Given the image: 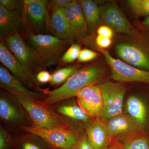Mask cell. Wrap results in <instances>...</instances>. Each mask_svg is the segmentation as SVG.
I'll return each mask as SVG.
<instances>
[{
	"label": "cell",
	"instance_id": "6da1fadb",
	"mask_svg": "<svg viewBox=\"0 0 149 149\" xmlns=\"http://www.w3.org/2000/svg\"><path fill=\"white\" fill-rule=\"evenodd\" d=\"M102 72L101 68L97 66L78 69L58 88L52 91L44 89L43 93L47 98L40 102L46 106L51 107L63 100L76 97L83 88L97 83L101 78Z\"/></svg>",
	"mask_w": 149,
	"mask_h": 149
},
{
	"label": "cell",
	"instance_id": "7a4b0ae2",
	"mask_svg": "<svg viewBox=\"0 0 149 149\" xmlns=\"http://www.w3.org/2000/svg\"><path fill=\"white\" fill-rule=\"evenodd\" d=\"M1 125L13 135L24 133V126L33 127L31 118L16 97L8 91L0 92Z\"/></svg>",
	"mask_w": 149,
	"mask_h": 149
},
{
	"label": "cell",
	"instance_id": "3957f363",
	"mask_svg": "<svg viewBox=\"0 0 149 149\" xmlns=\"http://www.w3.org/2000/svg\"><path fill=\"white\" fill-rule=\"evenodd\" d=\"M6 91L15 96L23 106L32 120L33 127L42 129H53L69 126L65 120L50 107L44 105L40 102L15 91Z\"/></svg>",
	"mask_w": 149,
	"mask_h": 149
},
{
	"label": "cell",
	"instance_id": "277c9868",
	"mask_svg": "<svg viewBox=\"0 0 149 149\" xmlns=\"http://www.w3.org/2000/svg\"><path fill=\"white\" fill-rule=\"evenodd\" d=\"M5 41L4 44L11 52L33 76L36 77L38 72L47 68L37 51L27 45L17 32L7 36Z\"/></svg>",
	"mask_w": 149,
	"mask_h": 149
},
{
	"label": "cell",
	"instance_id": "5b68a950",
	"mask_svg": "<svg viewBox=\"0 0 149 149\" xmlns=\"http://www.w3.org/2000/svg\"><path fill=\"white\" fill-rule=\"evenodd\" d=\"M27 40L42 59L47 67L54 65L61 60L67 47L70 44L54 36L31 33Z\"/></svg>",
	"mask_w": 149,
	"mask_h": 149
},
{
	"label": "cell",
	"instance_id": "8992f818",
	"mask_svg": "<svg viewBox=\"0 0 149 149\" xmlns=\"http://www.w3.org/2000/svg\"><path fill=\"white\" fill-rule=\"evenodd\" d=\"M24 133H33L41 137L51 146L60 149H76L82 136L79 132L69 126L53 128L42 129L24 126Z\"/></svg>",
	"mask_w": 149,
	"mask_h": 149
},
{
	"label": "cell",
	"instance_id": "52a82bcc",
	"mask_svg": "<svg viewBox=\"0 0 149 149\" xmlns=\"http://www.w3.org/2000/svg\"><path fill=\"white\" fill-rule=\"evenodd\" d=\"M103 101V110L97 120L105 123L123 113L125 88L121 84L106 82L99 85Z\"/></svg>",
	"mask_w": 149,
	"mask_h": 149
},
{
	"label": "cell",
	"instance_id": "ba28073f",
	"mask_svg": "<svg viewBox=\"0 0 149 149\" xmlns=\"http://www.w3.org/2000/svg\"><path fill=\"white\" fill-rule=\"evenodd\" d=\"M48 1H23L22 10V23L29 29L39 32L50 28V17L48 12Z\"/></svg>",
	"mask_w": 149,
	"mask_h": 149
},
{
	"label": "cell",
	"instance_id": "9c48e42d",
	"mask_svg": "<svg viewBox=\"0 0 149 149\" xmlns=\"http://www.w3.org/2000/svg\"><path fill=\"white\" fill-rule=\"evenodd\" d=\"M0 61L12 74L29 90L43 92L36 77L30 74L22 65L3 41L0 42Z\"/></svg>",
	"mask_w": 149,
	"mask_h": 149
},
{
	"label": "cell",
	"instance_id": "30bf717a",
	"mask_svg": "<svg viewBox=\"0 0 149 149\" xmlns=\"http://www.w3.org/2000/svg\"><path fill=\"white\" fill-rule=\"evenodd\" d=\"M102 52L109 65L112 77L119 82H140L149 83V71L131 66L119 59L115 58L108 51Z\"/></svg>",
	"mask_w": 149,
	"mask_h": 149
},
{
	"label": "cell",
	"instance_id": "8fae6325",
	"mask_svg": "<svg viewBox=\"0 0 149 149\" xmlns=\"http://www.w3.org/2000/svg\"><path fill=\"white\" fill-rule=\"evenodd\" d=\"M71 99L63 100L49 107L63 118L70 128L79 132L77 125L86 123L89 125L93 118L85 113L77 102L76 103Z\"/></svg>",
	"mask_w": 149,
	"mask_h": 149
},
{
	"label": "cell",
	"instance_id": "7c38bea8",
	"mask_svg": "<svg viewBox=\"0 0 149 149\" xmlns=\"http://www.w3.org/2000/svg\"><path fill=\"white\" fill-rule=\"evenodd\" d=\"M118 56L125 63L149 71V47L129 43H120L116 47Z\"/></svg>",
	"mask_w": 149,
	"mask_h": 149
},
{
	"label": "cell",
	"instance_id": "4fadbf2b",
	"mask_svg": "<svg viewBox=\"0 0 149 149\" xmlns=\"http://www.w3.org/2000/svg\"><path fill=\"white\" fill-rule=\"evenodd\" d=\"M104 123L111 138H116L118 141L145 133L144 129L127 113H121Z\"/></svg>",
	"mask_w": 149,
	"mask_h": 149
},
{
	"label": "cell",
	"instance_id": "5bb4252c",
	"mask_svg": "<svg viewBox=\"0 0 149 149\" xmlns=\"http://www.w3.org/2000/svg\"><path fill=\"white\" fill-rule=\"evenodd\" d=\"M76 97L78 105L88 116L97 118L101 114L103 101L99 85L95 84L85 87Z\"/></svg>",
	"mask_w": 149,
	"mask_h": 149
},
{
	"label": "cell",
	"instance_id": "9a60e30c",
	"mask_svg": "<svg viewBox=\"0 0 149 149\" xmlns=\"http://www.w3.org/2000/svg\"><path fill=\"white\" fill-rule=\"evenodd\" d=\"M101 17L104 23L116 32L135 36L137 32L116 5L109 3L100 10Z\"/></svg>",
	"mask_w": 149,
	"mask_h": 149
},
{
	"label": "cell",
	"instance_id": "2e32d148",
	"mask_svg": "<svg viewBox=\"0 0 149 149\" xmlns=\"http://www.w3.org/2000/svg\"><path fill=\"white\" fill-rule=\"evenodd\" d=\"M64 11L74 39L81 41L85 40L88 36V30L80 1H72Z\"/></svg>",
	"mask_w": 149,
	"mask_h": 149
},
{
	"label": "cell",
	"instance_id": "e0dca14e",
	"mask_svg": "<svg viewBox=\"0 0 149 149\" xmlns=\"http://www.w3.org/2000/svg\"><path fill=\"white\" fill-rule=\"evenodd\" d=\"M0 84L3 90L15 91L37 101H43L47 97L43 92L32 91L26 88L2 65H0Z\"/></svg>",
	"mask_w": 149,
	"mask_h": 149
},
{
	"label": "cell",
	"instance_id": "ac0fdd59",
	"mask_svg": "<svg viewBox=\"0 0 149 149\" xmlns=\"http://www.w3.org/2000/svg\"><path fill=\"white\" fill-rule=\"evenodd\" d=\"M85 134L94 149H107L111 137L104 123L97 120L92 121L85 129Z\"/></svg>",
	"mask_w": 149,
	"mask_h": 149
},
{
	"label": "cell",
	"instance_id": "d6986e66",
	"mask_svg": "<svg viewBox=\"0 0 149 149\" xmlns=\"http://www.w3.org/2000/svg\"><path fill=\"white\" fill-rule=\"evenodd\" d=\"M64 9L52 10L50 17V28L55 37L72 44L74 40L64 14Z\"/></svg>",
	"mask_w": 149,
	"mask_h": 149
},
{
	"label": "cell",
	"instance_id": "ffe728a7",
	"mask_svg": "<svg viewBox=\"0 0 149 149\" xmlns=\"http://www.w3.org/2000/svg\"><path fill=\"white\" fill-rule=\"evenodd\" d=\"M22 23V15L19 12L10 11L0 5V37L5 36L16 32Z\"/></svg>",
	"mask_w": 149,
	"mask_h": 149
},
{
	"label": "cell",
	"instance_id": "44dd1931",
	"mask_svg": "<svg viewBox=\"0 0 149 149\" xmlns=\"http://www.w3.org/2000/svg\"><path fill=\"white\" fill-rule=\"evenodd\" d=\"M50 147L45 140L33 133L13 136L11 149H49Z\"/></svg>",
	"mask_w": 149,
	"mask_h": 149
},
{
	"label": "cell",
	"instance_id": "7402d4cb",
	"mask_svg": "<svg viewBox=\"0 0 149 149\" xmlns=\"http://www.w3.org/2000/svg\"><path fill=\"white\" fill-rule=\"evenodd\" d=\"M127 114L141 128L144 129L147 121V108L141 99L136 96H130L126 102Z\"/></svg>",
	"mask_w": 149,
	"mask_h": 149
},
{
	"label": "cell",
	"instance_id": "603a6c76",
	"mask_svg": "<svg viewBox=\"0 0 149 149\" xmlns=\"http://www.w3.org/2000/svg\"><path fill=\"white\" fill-rule=\"evenodd\" d=\"M88 26V32L93 33L98 27L100 19V10L96 2L91 0L79 1Z\"/></svg>",
	"mask_w": 149,
	"mask_h": 149
},
{
	"label": "cell",
	"instance_id": "cb8c5ba5",
	"mask_svg": "<svg viewBox=\"0 0 149 149\" xmlns=\"http://www.w3.org/2000/svg\"><path fill=\"white\" fill-rule=\"evenodd\" d=\"M122 149H149V139L145 133L119 141Z\"/></svg>",
	"mask_w": 149,
	"mask_h": 149
},
{
	"label": "cell",
	"instance_id": "d4e9b609",
	"mask_svg": "<svg viewBox=\"0 0 149 149\" xmlns=\"http://www.w3.org/2000/svg\"><path fill=\"white\" fill-rule=\"evenodd\" d=\"M78 69V65H74L57 70L52 74L51 84L54 85L63 84Z\"/></svg>",
	"mask_w": 149,
	"mask_h": 149
},
{
	"label": "cell",
	"instance_id": "484cf974",
	"mask_svg": "<svg viewBox=\"0 0 149 149\" xmlns=\"http://www.w3.org/2000/svg\"><path fill=\"white\" fill-rule=\"evenodd\" d=\"M128 5L138 15L146 17L149 15V0H129Z\"/></svg>",
	"mask_w": 149,
	"mask_h": 149
},
{
	"label": "cell",
	"instance_id": "4316f807",
	"mask_svg": "<svg viewBox=\"0 0 149 149\" xmlns=\"http://www.w3.org/2000/svg\"><path fill=\"white\" fill-rule=\"evenodd\" d=\"M81 50V47L79 45L76 44H72L62 57V62L64 63H68L74 61L78 58Z\"/></svg>",
	"mask_w": 149,
	"mask_h": 149
},
{
	"label": "cell",
	"instance_id": "83f0119b",
	"mask_svg": "<svg viewBox=\"0 0 149 149\" xmlns=\"http://www.w3.org/2000/svg\"><path fill=\"white\" fill-rule=\"evenodd\" d=\"M13 136L0 125V149H11Z\"/></svg>",
	"mask_w": 149,
	"mask_h": 149
},
{
	"label": "cell",
	"instance_id": "f1b7e54d",
	"mask_svg": "<svg viewBox=\"0 0 149 149\" xmlns=\"http://www.w3.org/2000/svg\"><path fill=\"white\" fill-rule=\"evenodd\" d=\"M0 5L10 11L19 12L20 9H22L23 1L17 0H1Z\"/></svg>",
	"mask_w": 149,
	"mask_h": 149
},
{
	"label": "cell",
	"instance_id": "f546056e",
	"mask_svg": "<svg viewBox=\"0 0 149 149\" xmlns=\"http://www.w3.org/2000/svg\"><path fill=\"white\" fill-rule=\"evenodd\" d=\"M97 55V54L94 51L88 49H84L80 51L77 59L80 62H86L93 60L96 58Z\"/></svg>",
	"mask_w": 149,
	"mask_h": 149
},
{
	"label": "cell",
	"instance_id": "4dcf8cb0",
	"mask_svg": "<svg viewBox=\"0 0 149 149\" xmlns=\"http://www.w3.org/2000/svg\"><path fill=\"white\" fill-rule=\"evenodd\" d=\"M72 1L71 0H52L48 1V9L60 8L65 9Z\"/></svg>",
	"mask_w": 149,
	"mask_h": 149
},
{
	"label": "cell",
	"instance_id": "1f68e13d",
	"mask_svg": "<svg viewBox=\"0 0 149 149\" xmlns=\"http://www.w3.org/2000/svg\"><path fill=\"white\" fill-rule=\"evenodd\" d=\"M36 79L39 84H45L50 82L52 78V74L46 70L38 72L36 76Z\"/></svg>",
	"mask_w": 149,
	"mask_h": 149
},
{
	"label": "cell",
	"instance_id": "d6a6232c",
	"mask_svg": "<svg viewBox=\"0 0 149 149\" xmlns=\"http://www.w3.org/2000/svg\"><path fill=\"white\" fill-rule=\"evenodd\" d=\"M98 35L111 39L113 35V30L107 25H102L97 30Z\"/></svg>",
	"mask_w": 149,
	"mask_h": 149
},
{
	"label": "cell",
	"instance_id": "836d02e7",
	"mask_svg": "<svg viewBox=\"0 0 149 149\" xmlns=\"http://www.w3.org/2000/svg\"><path fill=\"white\" fill-rule=\"evenodd\" d=\"M96 42L99 47L104 49L109 47L111 45L112 41L110 38L98 35L96 38Z\"/></svg>",
	"mask_w": 149,
	"mask_h": 149
},
{
	"label": "cell",
	"instance_id": "e575fe53",
	"mask_svg": "<svg viewBox=\"0 0 149 149\" xmlns=\"http://www.w3.org/2000/svg\"><path fill=\"white\" fill-rule=\"evenodd\" d=\"M76 149H94V148L89 143L86 134H85L82 136Z\"/></svg>",
	"mask_w": 149,
	"mask_h": 149
},
{
	"label": "cell",
	"instance_id": "d590c367",
	"mask_svg": "<svg viewBox=\"0 0 149 149\" xmlns=\"http://www.w3.org/2000/svg\"><path fill=\"white\" fill-rule=\"evenodd\" d=\"M142 24L144 27L149 28V15L146 17L143 21Z\"/></svg>",
	"mask_w": 149,
	"mask_h": 149
},
{
	"label": "cell",
	"instance_id": "8d00e7d4",
	"mask_svg": "<svg viewBox=\"0 0 149 149\" xmlns=\"http://www.w3.org/2000/svg\"><path fill=\"white\" fill-rule=\"evenodd\" d=\"M107 149H122L121 147L117 146H113L107 148Z\"/></svg>",
	"mask_w": 149,
	"mask_h": 149
},
{
	"label": "cell",
	"instance_id": "74e56055",
	"mask_svg": "<svg viewBox=\"0 0 149 149\" xmlns=\"http://www.w3.org/2000/svg\"><path fill=\"white\" fill-rule=\"evenodd\" d=\"M49 149H60L58 148H55V147L51 146L49 148Z\"/></svg>",
	"mask_w": 149,
	"mask_h": 149
}]
</instances>
